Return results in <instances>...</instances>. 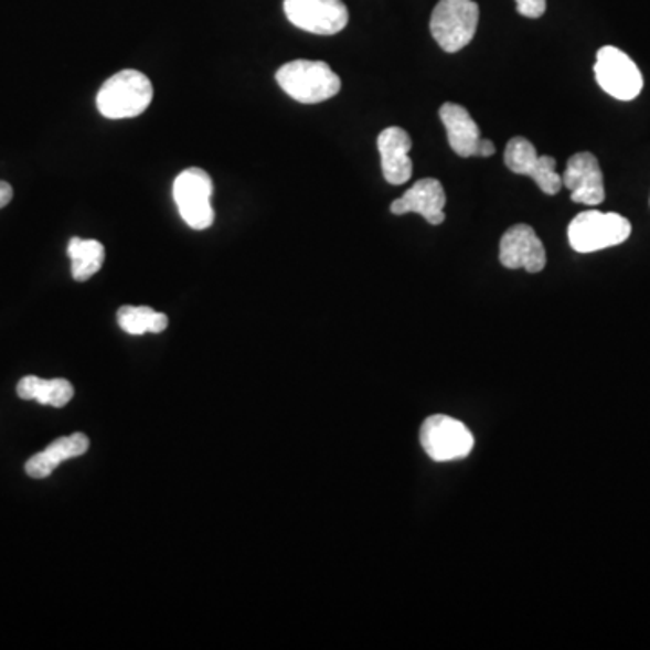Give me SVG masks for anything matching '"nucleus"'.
Instances as JSON below:
<instances>
[{
  "instance_id": "obj_15",
  "label": "nucleus",
  "mask_w": 650,
  "mask_h": 650,
  "mask_svg": "<svg viewBox=\"0 0 650 650\" xmlns=\"http://www.w3.org/2000/svg\"><path fill=\"white\" fill-rule=\"evenodd\" d=\"M89 450V437L76 433L73 436L58 437L45 448L44 452L36 454L25 462V473L33 479H45L58 467L60 462L84 456Z\"/></svg>"
},
{
  "instance_id": "obj_17",
  "label": "nucleus",
  "mask_w": 650,
  "mask_h": 650,
  "mask_svg": "<svg viewBox=\"0 0 650 650\" xmlns=\"http://www.w3.org/2000/svg\"><path fill=\"white\" fill-rule=\"evenodd\" d=\"M156 313L158 311L147 306H124L118 311L119 328L135 337L150 333V326L154 322Z\"/></svg>"
},
{
  "instance_id": "obj_20",
  "label": "nucleus",
  "mask_w": 650,
  "mask_h": 650,
  "mask_svg": "<svg viewBox=\"0 0 650 650\" xmlns=\"http://www.w3.org/2000/svg\"><path fill=\"white\" fill-rule=\"evenodd\" d=\"M11 199H13V187L10 183H6V181H0V210L8 206L11 203Z\"/></svg>"
},
{
  "instance_id": "obj_11",
  "label": "nucleus",
  "mask_w": 650,
  "mask_h": 650,
  "mask_svg": "<svg viewBox=\"0 0 650 650\" xmlns=\"http://www.w3.org/2000/svg\"><path fill=\"white\" fill-rule=\"evenodd\" d=\"M562 184L572 192L575 203L598 206L606 199V184L600 163L592 152H578L567 161Z\"/></svg>"
},
{
  "instance_id": "obj_14",
  "label": "nucleus",
  "mask_w": 650,
  "mask_h": 650,
  "mask_svg": "<svg viewBox=\"0 0 650 650\" xmlns=\"http://www.w3.org/2000/svg\"><path fill=\"white\" fill-rule=\"evenodd\" d=\"M439 118L447 129L448 143L454 152L461 158H477L481 130L470 113L462 105L443 104Z\"/></svg>"
},
{
  "instance_id": "obj_7",
  "label": "nucleus",
  "mask_w": 650,
  "mask_h": 650,
  "mask_svg": "<svg viewBox=\"0 0 650 650\" xmlns=\"http://www.w3.org/2000/svg\"><path fill=\"white\" fill-rule=\"evenodd\" d=\"M419 441L433 461L445 462L462 459L472 452L473 436L461 422L436 414L425 419Z\"/></svg>"
},
{
  "instance_id": "obj_18",
  "label": "nucleus",
  "mask_w": 650,
  "mask_h": 650,
  "mask_svg": "<svg viewBox=\"0 0 650 650\" xmlns=\"http://www.w3.org/2000/svg\"><path fill=\"white\" fill-rule=\"evenodd\" d=\"M516 13L526 19H541L546 13L547 0H515Z\"/></svg>"
},
{
  "instance_id": "obj_12",
  "label": "nucleus",
  "mask_w": 650,
  "mask_h": 650,
  "mask_svg": "<svg viewBox=\"0 0 650 650\" xmlns=\"http://www.w3.org/2000/svg\"><path fill=\"white\" fill-rule=\"evenodd\" d=\"M445 206L447 194L443 184L434 178L422 179L407 190L403 198L396 199L391 204L394 215L419 214L428 224H441L445 221Z\"/></svg>"
},
{
  "instance_id": "obj_6",
  "label": "nucleus",
  "mask_w": 650,
  "mask_h": 650,
  "mask_svg": "<svg viewBox=\"0 0 650 650\" xmlns=\"http://www.w3.org/2000/svg\"><path fill=\"white\" fill-rule=\"evenodd\" d=\"M596 82L607 95L621 102H631L643 89V76L631 56L615 45H604L595 62Z\"/></svg>"
},
{
  "instance_id": "obj_4",
  "label": "nucleus",
  "mask_w": 650,
  "mask_h": 650,
  "mask_svg": "<svg viewBox=\"0 0 650 650\" xmlns=\"http://www.w3.org/2000/svg\"><path fill=\"white\" fill-rule=\"evenodd\" d=\"M479 25V6L473 0H439L430 17V33L439 47L457 53L472 42Z\"/></svg>"
},
{
  "instance_id": "obj_8",
  "label": "nucleus",
  "mask_w": 650,
  "mask_h": 650,
  "mask_svg": "<svg viewBox=\"0 0 650 650\" xmlns=\"http://www.w3.org/2000/svg\"><path fill=\"white\" fill-rule=\"evenodd\" d=\"M284 13L298 30L313 35H337L349 24L342 0H284Z\"/></svg>"
},
{
  "instance_id": "obj_16",
  "label": "nucleus",
  "mask_w": 650,
  "mask_h": 650,
  "mask_svg": "<svg viewBox=\"0 0 650 650\" xmlns=\"http://www.w3.org/2000/svg\"><path fill=\"white\" fill-rule=\"evenodd\" d=\"M67 255L71 258L73 278L78 283H85L104 266L105 248L104 244L95 238L73 237L67 246Z\"/></svg>"
},
{
  "instance_id": "obj_10",
  "label": "nucleus",
  "mask_w": 650,
  "mask_h": 650,
  "mask_svg": "<svg viewBox=\"0 0 650 650\" xmlns=\"http://www.w3.org/2000/svg\"><path fill=\"white\" fill-rule=\"evenodd\" d=\"M499 258L504 268L528 274H541L547 263L546 248L530 224H515L502 235Z\"/></svg>"
},
{
  "instance_id": "obj_1",
  "label": "nucleus",
  "mask_w": 650,
  "mask_h": 650,
  "mask_svg": "<svg viewBox=\"0 0 650 650\" xmlns=\"http://www.w3.org/2000/svg\"><path fill=\"white\" fill-rule=\"evenodd\" d=\"M277 84L286 95L300 104H322L340 93L342 82L320 60H294L277 71Z\"/></svg>"
},
{
  "instance_id": "obj_2",
  "label": "nucleus",
  "mask_w": 650,
  "mask_h": 650,
  "mask_svg": "<svg viewBox=\"0 0 650 650\" xmlns=\"http://www.w3.org/2000/svg\"><path fill=\"white\" fill-rule=\"evenodd\" d=\"M154 96L149 76L135 70L119 71L110 76L96 96L98 110L105 118L127 119L143 115Z\"/></svg>"
},
{
  "instance_id": "obj_5",
  "label": "nucleus",
  "mask_w": 650,
  "mask_h": 650,
  "mask_svg": "<svg viewBox=\"0 0 650 650\" xmlns=\"http://www.w3.org/2000/svg\"><path fill=\"white\" fill-rule=\"evenodd\" d=\"M172 194H174L179 214L190 228L206 230L214 224L215 212L212 206L214 181L206 170L198 169V167L183 170L175 178Z\"/></svg>"
},
{
  "instance_id": "obj_19",
  "label": "nucleus",
  "mask_w": 650,
  "mask_h": 650,
  "mask_svg": "<svg viewBox=\"0 0 650 650\" xmlns=\"http://www.w3.org/2000/svg\"><path fill=\"white\" fill-rule=\"evenodd\" d=\"M493 154H496V145L490 139L481 138L477 147V158H490Z\"/></svg>"
},
{
  "instance_id": "obj_13",
  "label": "nucleus",
  "mask_w": 650,
  "mask_h": 650,
  "mask_svg": "<svg viewBox=\"0 0 650 650\" xmlns=\"http://www.w3.org/2000/svg\"><path fill=\"white\" fill-rule=\"evenodd\" d=\"M413 139L407 130L388 127L377 136V150L382 156L383 178L391 184H405L413 178V159L408 156Z\"/></svg>"
},
{
  "instance_id": "obj_3",
  "label": "nucleus",
  "mask_w": 650,
  "mask_h": 650,
  "mask_svg": "<svg viewBox=\"0 0 650 650\" xmlns=\"http://www.w3.org/2000/svg\"><path fill=\"white\" fill-rule=\"evenodd\" d=\"M631 232V223L624 215L587 210L573 219L567 238L578 254H593L626 243Z\"/></svg>"
},
{
  "instance_id": "obj_9",
  "label": "nucleus",
  "mask_w": 650,
  "mask_h": 650,
  "mask_svg": "<svg viewBox=\"0 0 650 650\" xmlns=\"http://www.w3.org/2000/svg\"><path fill=\"white\" fill-rule=\"evenodd\" d=\"M504 163L513 174L530 175L544 194L555 195L561 192L562 175L556 174V159L539 156L530 139L522 136L510 139L504 150Z\"/></svg>"
}]
</instances>
